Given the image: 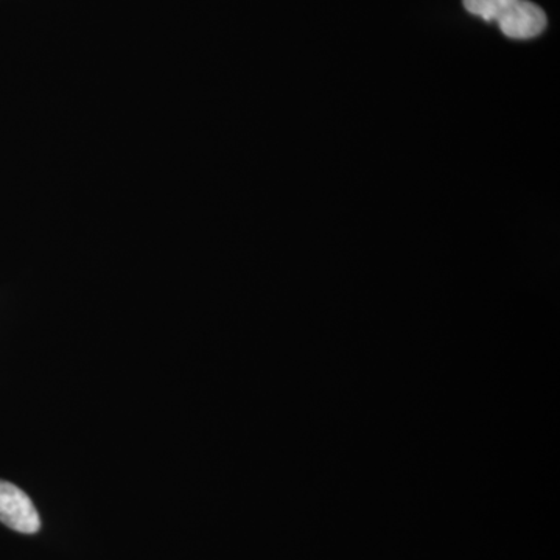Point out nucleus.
Here are the masks:
<instances>
[{
	"instance_id": "obj_1",
	"label": "nucleus",
	"mask_w": 560,
	"mask_h": 560,
	"mask_svg": "<svg viewBox=\"0 0 560 560\" xmlns=\"http://www.w3.org/2000/svg\"><path fill=\"white\" fill-rule=\"evenodd\" d=\"M0 522L21 534H35L40 528L39 514L31 497L3 480H0Z\"/></svg>"
},
{
	"instance_id": "obj_2",
	"label": "nucleus",
	"mask_w": 560,
	"mask_h": 560,
	"mask_svg": "<svg viewBox=\"0 0 560 560\" xmlns=\"http://www.w3.org/2000/svg\"><path fill=\"white\" fill-rule=\"evenodd\" d=\"M497 24L508 38L533 39L547 28V14L529 0H515Z\"/></svg>"
},
{
	"instance_id": "obj_3",
	"label": "nucleus",
	"mask_w": 560,
	"mask_h": 560,
	"mask_svg": "<svg viewBox=\"0 0 560 560\" xmlns=\"http://www.w3.org/2000/svg\"><path fill=\"white\" fill-rule=\"evenodd\" d=\"M515 0H463L464 9L486 22H499Z\"/></svg>"
}]
</instances>
